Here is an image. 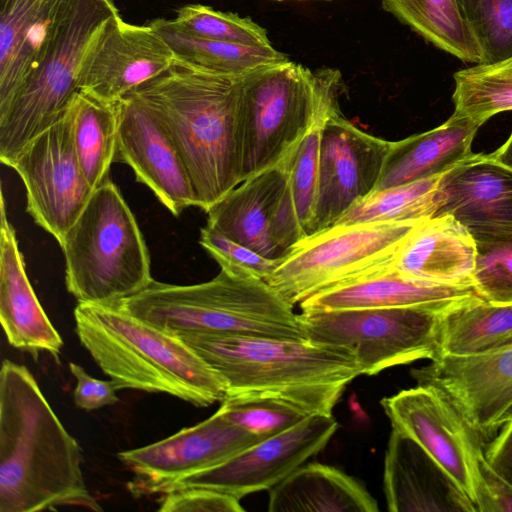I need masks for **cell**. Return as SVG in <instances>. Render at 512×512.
<instances>
[{
    "instance_id": "1",
    "label": "cell",
    "mask_w": 512,
    "mask_h": 512,
    "mask_svg": "<svg viewBox=\"0 0 512 512\" xmlns=\"http://www.w3.org/2000/svg\"><path fill=\"white\" fill-rule=\"evenodd\" d=\"M82 452L27 367L0 372V512L77 507L102 511L82 473Z\"/></svg>"
},
{
    "instance_id": "2",
    "label": "cell",
    "mask_w": 512,
    "mask_h": 512,
    "mask_svg": "<svg viewBox=\"0 0 512 512\" xmlns=\"http://www.w3.org/2000/svg\"><path fill=\"white\" fill-rule=\"evenodd\" d=\"M242 78L203 72L176 60L130 92L165 126L189 174L195 206L205 212L242 182Z\"/></svg>"
},
{
    "instance_id": "3",
    "label": "cell",
    "mask_w": 512,
    "mask_h": 512,
    "mask_svg": "<svg viewBox=\"0 0 512 512\" xmlns=\"http://www.w3.org/2000/svg\"><path fill=\"white\" fill-rule=\"evenodd\" d=\"M75 331L116 390L165 393L197 407L222 402L224 379L180 337L115 304L78 303Z\"/></svg>"
},
{
    "instance_id": "4",
    "label": "cell",
    "mask_w": 512,
    "mask_h": 512,
    "mask_svg": "<svg viewBox=\"0 0 512 512\" xmlns=\"http://www.w3.org/2000/svg\"><path fill=\"white\" fill-rule=\"evenodd\" d=\"M179 337L224 379L226 396H280L313 415H332L347 385L361 375L348 349L308 339L208 334Z\"/></svg>"
},
{
    "instance_id": "5",
    "label": "cell",
    "mask_w": 512,
    "mask_h": 512,
    "mask_svg": "<svg viewBox=\"0 0 512 512\" xmlns=\"http://www.w3.org/2000/svg\"><path fill=\"white\" fill-rule=\"evenodd\" d=\"M115 305L178 337L208 334L306 339L294 306L265 280L225 269L199 284L153 280Z\"/></svg>"
},
{
    "instance_id": "6",
    "label": "cell",
    "mask_w": 512,
    "mask_h": 512,
    "mask_svg": "<svg viewBox=\"0 0 512 512\" xmlns=\"http://www.w3.org/2000/svg\"><path fill=\"white\" fill-rule=\"evenodd\" d=\"M341 73L313 71L289 59L241 79L239 131L242 182L280 165L329 108L338 104Z\"/></svg>"
},
{
    "instance_id": "7",
    "label": "cell",
    "mask_w": 512,
    "mask_h": 512,
    "mask_svg": "<svg viewBox=\"0 0 512 512\" xmlns=\"http://www.w3.org/2000/svg\"><path fill=\"white\" fill-rule=\"evenodd\" d=\"M60 246L66 287L78 303L116 304L154 280L136 218L110 178L94 190Z\"/></svg>"
},
{
    "instance_id": "8",
    "label": "cell",
    "mask_w": 512,
    "mask_h": 512,
    "mask_svg": "<svg viewBox=\"0 0 512 512\" xmlns=\"http://www.w3.org/2000/svg\"><path fill=\"white\" fill-rule=\"evenodd\" d=\"M114 0H68L43 58L0 113V160L6 166L35 137L54 125L80 89L87 57L112 18Z\"/></svg>"
},
{
    "instance_id": "9",
    "label": "cell",
    "mask_w": 512,
    "mask_h": 512,
    "mask_svg": "<svg viewBox=\"0 0 512 512\" xmlns=\"http://www.w3.org/2000/svg\"><path fill=\"white\" fill-rule=\"evenodd\" d=\"M448 309L411 306L302 311L299 319L306 339L348 349L360 374L372 376L420 359H438L442 317Z\"/></svg>"
},
{
    "instance_id": "10",
    "label": "cell",
    "mask_w": 512,
    "mask_h": 512,
    "mask_svg": "<svg viewBox=\"0 0 512 512\" xmlns=\"http://www.w3.org/2000/svg\"><path fill=\"white\" fill-rule=\"evenodd\" d=\"M420 222L333 225L296 243L265 281L291 305L300 304L391 260Z\"/></svg>"
},
{
    "instance_id": "11",
    "label": "cell",
    "mask_w": 512,
    "mask_h": 512,
    "mask_svg": "<svg viewBox=\"0 0 512 512\" xmlns=\"http://www.w3.org/2000/svg\"><path fill=\"white\" fill-rule=\"evenodd\" d=\"M7 166L25 186L28 213L60 245L95 190L75 151L68 107L54 125L26 144Z\"/></svg>"
},
{
    "instance_id": "12",
    "label": "cell",
    "mask_w": 512,
    "mask_h": 512,
    "mask_svg": "<svg viewBox=\"0 0 512 512\" xmlns=\"http://www.w3.org/2000/svg\"><path fill=\"white\" fill-rule=\"evenodd\" d=\"M395 428L411 437L442 468L478 512L483 439L437 388L418 384L380 402Z\"/></svg>"
},
{
    "instance_id": "13",
    "label": "cell",
    "mask_w": 512,
    "mask_h": 512,
    "mask_svg": "<svg viewBox=\"0 0 512 512\" xmlns=\"http://www.w3.org/2000/svg\"><path fill=\"white\" fill-rule=\"evenodd\" d=\"M266 439L233 423L219 408L206 420L156 443L122 451L132 472L128 489L134 497L166 493L175 483L218 466Z\"/></svg>"
},
{
    "instance_id": "14",
    "label": "cell",
    "mask_w": 512,
    "mask_h": 512,
    "mask_svg": "<svg viewBox=\"0 0 512 512\" xmlns=\"http://www.w3.org/2000/svg\"><path fill=\"white\" fill-rule=\"evenodd\" d=\"M391 142L356 127L342 116L339 105L330 110L321 131L318 193L309 235L333 226L375 190Z\"/></svg>"
},
{
    "instance_id": "15",
    "label": "cell",
    "mask_w": 512,
    "mask_h": 512,
    "mask_svg": "<svg viewBox=\"0 0 512 512\" xmlns=\"http://www.w3.org/2000/svg\"><path fill=\"white\" fill-rule=\"evenodd\" d=\"M338 428L332 415L315 414L263 439L213 468L175 483L167 492L207 488L241 499L269 490L328 444Z\"/></svg>"
},
{
    "instance_id": "16",
    "label": "cell",
    "mask_w": 512,
    "mask_h": 512,
    "mask_svg": "<svg viewBox=\"0 0 512 512\" xmlns=\"http://www.w3.org/2000/svg\"><path fill=\"white\" fill-rule=\"evenodd\" d=\"M411 375L417 384L439 389L487 439L512 407V342L483 353L441 356Z\"/></svg>"
},
{
    "instance_id": "17",
    "label": "cell",
    "mask_w": 512,
    "mask_h": 512,
    "mask_svg": "<svg viewBox=\"0 0 512 512\" xmlns=\"http://www.w3.org/2000/svg\"><path fill=\"white\" fill-rule=\"evenodd\" d=\"M451 215L477 246L512 240V169L473 154L442 174L433 217Z\"/></svg>"
},
{
    "instance_id": "18",
    "label": "cell",
    "mask_w": 512,
    "mask_h": 512,
    "mask_svg": "<svg viewBox=\"0 0 512 512\" xmlns=\"http://www.w3.org/2000/svg\"><path fill=\"white\" fill-rule=\"evenodd\" d=\"M118 110L116 162L127 164L174 216L195 206L183 159L159 118L132 93L118 102Z\"/></svg>"
},
{
    "instance_id": "19",
    "label": "cell",
    "mask_w": 512,
    "mask_h": 512,
    "mask_svg": "<svg viewBox=\"0 0 512 512\" xmlns=\"http://www.w3.org/2000/svg\"><path fill=\"white\" fill-rule=\"evenodd\" d=\"M176 62L165 40L148 25L110 20L90 51L79 88L103 100L118 102Z\"/></svg>"
},
{
    "instance_id": "20",
    "label": "cell",
    "mask_w": 512,
    "mask_h": 512,
    "mask_svg": "<svg viewBox=\"0 0 512 512\" xmlns=\"http://www.w3.org/2000/svg\"><path fill=\"white\" fill-rule=\"evenodd\" d=\"M285 160L247 178L211 206L207 226L260 255L282 260L294 243L284 218Z\"/></svg>"
},
{
    "instance_id": "21",
    "label": "cell",
    "mask_w": 512,
    "mask_h": 512,
    "mask_svg": "<svg viewBox=\"0 0 512 512\" xmlns=\"http://www.w3.org/2000/svg\"><path fill=\"white\" fill-rule=\"evenodd\" d=\"M478 295L473 286H450L409 277L391 260L302 301V311L430 306L448 309Z\"/></svg>"
},
{
    "instance_id": "22",
    "label": "cell",
    "mask_w": 512,
    "mask_h": 512,
    "mask_svg": "<svg viewBox=\"0 0 512 512\" xmlns=\"http://www.w3.org/2000/svg\"><path fill=\"white\" fill-rule=\"evenodd\" d=\"M383 480L391 512H475L470 500L426 451L395 428L385 453Z\"/></svg>"
},
{
    "instance_id": "23",
    "label": "cell",
    "mask_w": 512,
    "mask_h": 512,
    "mask_svg": "<svg viewBox=\"0 0 512 512\" xmlns=\"http://www.w3.org/2000/svg\"><path fill=\"white\" fill-rule=\"evenodd\" d=\"M0 321L9 344L37 357L58 358L63 341L42 308L26 274L3 194L0 224Z\"/></svg>"
},
{
    "instance_id": "24",
    "label": "cell",
    "mask_w": 512,
    "mask_h": 512,
    "mask_svg": "<svg viewBox=\"0 0 512 512\" xmlns=\"http://www.w3.org/2000/svg\"><path fill=\"white\" fill-rule=\"evenodd\" d=\"M476 257L477 245L470 233L451 215H444L421 221L400 244L391 262L415 279L473 286Z\"/></svg>"
},
{
    "instance_id": "25",
    "label": "cell",
    "mask_w": 512,
    "mask_h": 512,
    "mask_svg": "<svg viewBox=\"0 0 512 512\" xmlns=\"http://www.w3.org/2000/svg\"><path fill=\"white\" fill-rule=\"evenodd\" d=\"M68 0H0V113L40 64Z\"/></svg>"
},
{
    "instance_id": "26",
    "label": "cell",
    "mask_w": 512,
    "mask_h": 512,
    "mask_svg": "<svg viewBox=\"0 0 512 512\" xmlns=\"http://www.w3.org/2000/svg\"><path fill=\"white\" fill-rule=\"evenodd\" d=\"M478 128L451 115L432 130L392 141L374 191L446 173L474 154L471 146Z\"/></svg>"
},
{
    "instance_id": "27",
    "label": "cell",
    "mask_w": 512,
    "mask_h": 512,
    "mask_svg": "<svg viewBox=\"0 0 512 512\" xmlns=\"http://www.w3.org/2000/svg\"><path fill=\"white\" fill-rule=\"evenodd\" d=\"M270 512H377L376 500L355 478L320 463L303 464L269 489Z\"/></svg>"
},
{
    "instance_id": "28",
    "label": "cell",
    "mask_w": 512,
    "mask_h": 512,
    "mask_svg": "<svg viewBox=\"0 0 512 512\" xmlns=\"http://www.w3.org/2000/svg\"><path fill=\"white\" fill-rule=\"evenodd\" d=\"M149 24L170 46L178 62L203 72L244 77L288 59L273 46H249L192 35L179 28L173 19L158 18Z\"/></svg>"
},
{
    "instance_id": "29",
    "label": "cell",
    "mask_w": 512,
    "mask_h": 512,
    "mask_svg": "<svg viewBox=\"0 0 512 512\" xmlns=\"http://www.w3.org/2000/svg\"><path fill=\"white\" fill-rule=\"evenodd\" d=\"M118 102L79 89L68 106L75 151L94 189L109 178L110 166L116 162Z\"/></svg>"
},
{
    "instance_id": "30",
    "label": "cell",
    "mask_w": 512,
    "mask_h": 512,
    "mask_svg": "<svg viewBox=\"0 0 512 512\" xmlns=\"http://www.w3.org/2000/svg\"><path fill=\"white\" fill-rule=\"evenodd\" d=\"M512 342V303H496L479 295L446 310L442 317L440 357L471 355Z\"/></svg>"
},
{
    "instance_id": "31",
    "label": "cell",
    "mask_w": 512,
    "mask_h": 512,
    "mask_svg": "<svg viewBox=\"0 0 512 512\" xmlns=\"http://www.w3.org/2000/svg\"><path fill=\"white\" fill-rule=\"evenodd\" d=\"M381 4L437 48L464 62L481 63V50L457 0H381Z\"/></svg>"
},
{
    "instance_id": "32",
    "label": "cell",
    "mask_w": 512,
    "mask_h": 512,
    "mask_svg": "<svg viewBox=\"0 0 512 512\" xmlns=\"http://www.w3.org/2000/svg\"><path fill=\"white\" fill-rule=\"evenodd\" d=\"M452 116L478 127L492 116L512 111V57L493 64H475L453 75Z\"/></svg>"
},
{
    "instance_id": "33",
    "label": "cell",
    "mask_w": 512,
    "mask_h": 512,
    "mask_svg": "<svg viewBox=\"0 0 512 512\" xmlns=\"http://www.w3.org/2000/svg\"><path fill=\"white\" fill-rule=\"evenodd\" d=\"M441 175L377 191L355 203L334 225L422 221L433 217Z\"/></svg>"
},
{
    "instance_id": "34",
    "label": "cell",
    "mask_w": 512,
    "mask_h": 512,
    "mask_svg": "<svg viewBox=\"0 0 512 512\" xmlns=\"http://www.w3.org/2000/svg\"><path fill=\"white\" fill-rule=\"evenodd\" d=\"M220 408L233 423L263 438L286 431L313 415L289 399L269 394L226 396Z\"/></svg>"
},
{
    "instance_id": "35",
    "label": "cell",
    "mask_w": 512,
    "mask_h": 512,
    "mask_svg": "<svg viewBox=\"0 0 512 512\" xmlns=\"http://www.w3.org/2000/svg\"><path fill=\"white\" fill-rule=\"evenodd\" d=\"M335 104L323 113L285 159L288 168L287 196L304 235H309L318 193L319 153L324 120Z\"/></svg>"
},
{
    "instance_id": "36",
    "label": "cell",
    "mask_w": 512,
    "mask_h": 512,
    "mask_svg": "<svg viewBox=\"0 0 512 512\" xmlns=\"http://www.w3.org/2000/svg\"><path fill=\"white\" fill-rule=\"evenodd\" d=\"M482 54L480 64L512 57V0H457Z\"/></svg>"
},
{
    "instance_id": "37",
    "label": "cell",
    "mask_w": 512,
    "mask_h": 512,
    "mask_svg": "<svg viewBox=\"0 0 512 512\" xmlns=\"http://www.w3.org/2000/svg\"><path fill=\"white\" fill-rule=\"evenodd\" d=\"M182 30L206 39L257 47H271L267 31L248 17L222 12L201 4L177 10L173 19Z\"/></svg>"
},
{
    "instance_id": "38",
    "label": "cell",
    "mask_w": 512,
    "mask_h": 512,
    "mask_svg": "<svg viewBox=\"0 0 512 512\" xmlns=\"http://www.w3.org/2000/svg\"><path fill=\"white\" fill-rule=\"evenodd\" d=\"M473 286L484 300L512 303V240L477 246Z\"/></svg>"
},
{
    "instance_id": "39",
    "label": "cell",
    "mask_w": 512,
    "mask_h": 512,
    "mask_svg": "<svg viewBox=\"0 0 512 512\" xmlns=\"http://www.w3.org/2000/svg\"><path fill=\"white\" fill-rule=\"evenodd\" d=\"M199 243L221 269L250 274L263 280H266L282 261L268 259L207 225L200 230Z\"/></svg>"
},
{
    "instance_id": "40",
    "label": "cell",
    "mask_w": 512,
    "mask_h": 512,
    "mask_svg": "<svg viewBox=\"0 0 512 512\" xmlns=\"http://www.w3.org/2000/svg\"><path fill=\"white\" fill-rule=\"evenodd\" d=\"M160 512H243L240 500L207 488H185L162 494Z\"/></svg>"
},
{
    "instance_id": "41",
    "label": "cell",
    "mask_w": 512,
    "mask_h": 512,
    "mask_svg": "<svg viewBox=\"0 0 512 512\" xmlns=\"http://www.w3.org/2000/svg\"><path fill=\"white\" fill-rule=\"evenodd\" d=\"M478 512H512V485L488 463L484 449L479 458Z\"/></svg>"
},
{
    "instance_id": "42",
    "label": "cell",
    "mask_w": 512,
    "mask_h": 512,
    "mask_svg": "<svg viewBox=\"0 0 512 512\" xmlns=\"http://www.w3.org/2000/svg\"><path fill=\"white\" fill-rule=\"evenodd\" d=\"M71 373L77 379L73 398L77 407L86 411L99 409L119 402L113 382L90 376L83 367L70 362Z\"/></svg>"
},
{
    "instance_id": "43",
    "label": "cell",
    "mask_w": 512,
    "mask_h": 512,
    "mask_svg": "<svg viewBox=\"0 0 512 512\" xmlns=\"http://www.w3.org/2000/svg\"><path fill=\"white\" fill-rule=\"evenodd\" d=\"M483 449L491 467L512 485V418L501 423L493 439L484 442Z\"/></svg>"
},
{
    "instance_id": "44",
    "label": "cell",
    "mask_w": 512,
    "mask_h": 512,
    "mask_svg": "<svg viewBox=\"0 0 512 512\" xmlns=\"http://www.w3.org/2000/svg\"><path fill=\"white\" fill-rule=\"evenodd\" d=\"M489 155L497 162L512 169V133L499 149Z\"/></svg>"
},
{
    "instance_id": "45",
    "label": "cell",
    "mask_w": 512,
    "mask_h": 512,
    "mask_svg": "<svg viewBox=\"0 0 512 512\" xmlns=\"http://www.w3.org/2000/svg\"><path fill=\"white\" fill-rule=\"evenodd\" d=\"M509 418H512V407L509 409V411L503 416V418L501 419L500 423H499V426L501 425L502 422H504L505 420L509 419ZM498 426V427H499Z\"/></svg>"
},
{
    "instance_id": "46",
    "label": "cell",
    "mask_w": 512,
    "mask_h": 512,
    "mask_svg": "<svg viewBox=\"0 0 512 512\" xmlns=\"http://www.w3.org/2000/svg\"><path fill=\"white\" fill-rule=\"evenodd\" d=\"M275 1H285V0H275Z\"/></svg>"
}]
</instances>
